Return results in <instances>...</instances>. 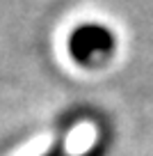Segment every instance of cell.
Masks as SVG:
<instances>
[{
    "instance_id": "obj_1",
    "label": "cell",
    "mask_w": 153,
    "mask_h": 156,
    "mask_svg": "<svg viewBox=\"0 0 153 156\" xmlns=\"http://www.w3.org/2000/svg\"><path fill=\"white\" fill-rule=\"evenodd\" d=\"M117 46L114 32L100 23H82L69 37V55L82 67H98L112 58Z\"/></svg>"
},
{
    "instance_id": "obj_2",
    "label": "cell",
    "mask_w": 153,
    "mask_h": 156,
    "mask_svg": "<svg viewBox=\"0 0 153 156\" xmlns=\"http://www.w3.org/2000/svg\"><path fill=\"white\" fill-rule=\"evenodd\" d=\"M43 156H66V154H64V149L57 145V147H53V149L48 151V154H43Z\"/></svg>"
}]
</instances>
